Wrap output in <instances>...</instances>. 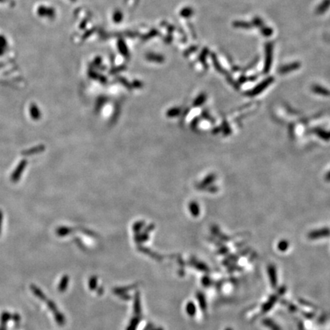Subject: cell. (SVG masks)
<instances>
[{
  "instance_id": "1",
  "label": "cell",
  "mask_w": 330,
  "mask_h": 330,
  "mask_svg": "<svg viewBox=\"0 0 330 330\" xmlns=\"http://www.w3.org/2000/svg\"><path fill=\"white\" fill-rule=\"evenodd\" d=\"M329 230L328 229H321L320 230H316L311 232L309 235V237L313 239H315V238H320V237L327 236L329 235Z\"/></svg>"
},
{
  "instance_id": "2",
  "label": "cell",
  "mask_w": 330,
  "mask_h": 330,
  "mask_svg": "<svg viewBox=\"0 0 330 330\" xmlns=\"http://www.w3.org/2000/svg\"><path fill=\"white\" fill-rule=\"evenodd\" d=\"M31 289H32V292L34 293V294H35L36 297H38V298L41 299V300H45V296L44 295V294L41 292V290H40L38 287L32 285V286H31Z\"/></svg>"
},
{
  "instance_id": "3",
  "label": "cell",
  "mask_w": 330,
  "mask_h": 330,
  "mask_svg": "<svg viewBox=\"0 0 330 330\" xmlns=\"http://www.w3.org/2000/svg\"><path fill=\"white\" fill-rule=\"evenodd\" d=\"M10 319V315L8 313H3L2 315V323L4 325V323H7L8 320Z\"/></svg>"
},
{
  "instance_id": "4",
  "label": "cell",
  "mask_w": 330,
  "mask_h": 330,
  "mask_svg": "<svg viewBox=\"0 0 330 330\" xmlns=\"http://www.w3.org/2000/svg\"><path fill=\"white\" fill-rule=\"evenodd\" d=\"M326 179H327L328 180H330V172L327 174V176H326Z\"/></svg>"
}]
</instances>
